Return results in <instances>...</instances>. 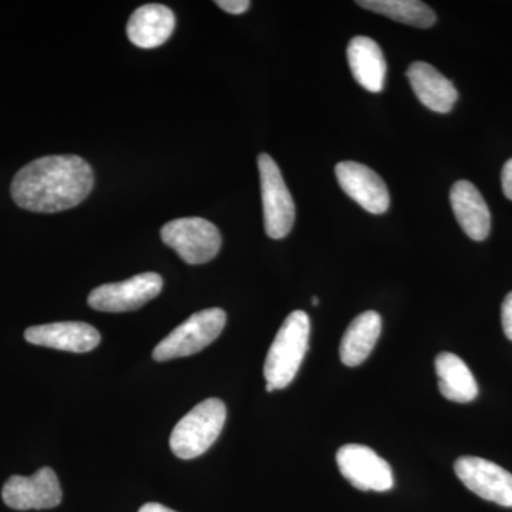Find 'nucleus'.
<instances>
[{"instance_id":"nucleus-1","label":"nucleus","mask_w":512,"mask_h":512,"mask_svg":"<svg viewBox=\"0 0 512 512\" xmlns=\"http://www.w3.org/2000/svg\"><path fill=\"white\" fill-rule=\"evenodd\" d=\"M93 187L92 167L82 157L49 156L25 165L13 178L10 192L23 210L55 214L82 204Z\"/></svg>"},{"instance_id":"nucleus-2","label":"nucleus","mask_w":512,"mask_h":512,"mask_svg":"<svg viewBox=\"0 0 512 512\" xmlns=\"http://www.w3.org/2000/svg\"><path fill=\"white\" fill-rule=\"evenodd\" d=\"M311 319L303 311L292 312L269 348L264 366L266 383L275 390L285 389L298 375L308 352Z\"/></svg>"},{"instance_id":"nucleus-3","label":"nucleus","mask_w":512,"mask_h":512,"mask_svg":"<svg viewBox=\"0 0 512 512\" xmlns=\"http://www.w3.org/2000/svg\"><path fill=\"white\" fill-rule=\"evenodd\" d=\"M227 420V407L220 399H207L178 421L170 437V447L181 460L202 456L220 437Z\"/></svg>"},{"instance_id":"nucleus-4","label":"nucleus","mask_w":512,"mask_h":512,"mask_svg":"<svg viewBox=\"0 0 512 512\" xmlns=\"http://www.w3.org/2000/svg\"><path fill=\"white\" fill-rule=\"evenodd\" d=\"M227 323V313L220 308L194 313L161 340L153 352L157 362L187 357L201 352L221 335Z\"/></svg>"},{"instance_id":"nucleus-5","label":"nucleus","mask_w":512,"mask_h":512,"mask_svg":"<svg viewBox=\"0 0 512 512\" xmlns=\"http://www.w3.org/2000/svg\"><path fill=\"white\" fill-rule=\"evenodd\" d=\"M161 239L190 265L207 264L220 252V229L204 218H180L161 228Z\"/></svg>"},{"instance_id":"nucleus-6","label":"nucleus","mask_w":512,"mask_h":512,"mask_svg":"<svg viewBox=\"0 0 512 512\" xmlns=\"http://www.w3.org/2000/svg\"><path fill=\"white\" fill-rule=\"evenodd\" d=\"M258 168L266 235L272 239L285 238L295 224V202L274 158L265 153L259 154Z\"/></svg>"},{"instance_id":"nucleus-7","label":"nucleus","mask_w":512,"mask_h":512,"mask_svg":"<svg viewBox=\"0 0 512 512\" xmlns=\"http://www.w3.org/2000/svg\"><path fill=\"white\" fill-rule=\"evenodd\" d=\"M163 289V278L156 272H144L127 281L101 285L90 292V308L100 312L121 313L137 311L157 298Z\"/></svg>"},{"instance_id":"nucleus-8","label":"nucleus","mask_w":512,"mask_h":512,"mask_svg":"<svg viewBox=\"0 0 512 512\" xmlns=\"http://www.w3.org/2000/svg\"><path fill=\"white\" fill-rule=\"evenodd\" d=\"M336 461L342 476L359 490L384 493L393 488L392 467L370 447L346 444L339 448Z\"/></svg>"},{"instance_id":"nucleus-9","label":"nucleus","mask_w":512,"mask_h":512,"mask_svg":"<svg viewBox=\"0 0 512 512\" xmlns=\"http://www.w3.org/2000/svg\"><path fill=\"white\" fill-rule=\"evenodd\" d=\"M62 487L50 467L37 470L33 476H13L3 485V503L13 510H49L62 503Z\"/></svg>"},{"instance_id":"nucleus-10","label":"nucleus","mask_w":512,"mask_h":512,"mask_svg":"<svg viewBox=\"0 0 512 512\" xmlns=\"http://www.w3.org/2000/svg\"><path fill=\"white\" fill-rule=\"evenodd\" d=\"M457 477L478 497L512 508V474L480 457H460L454 464Z\"/></svg>"},{"instance_id":"nucleus-11","label":"nucleus","mask_w":512,"mask_h":512,"mask_svg":"<svg viewBox=\"0 0 512 512\" xmlns=\"http://www.w3.org/2000/svg\"><path fill=\"white\" fill-rule=\"evenodd\" d=\"M340 188L370 214H384L390 207V194L380 175L365 164L343 161L336 165Z\"/></svg>"},{"instance_id":"nucleus-12","label":"nucleus","mask_w":512,"mask_h":512,"mask_svg":"<svg viewBox=\"0 0 512 512\" xmlns=\"http://www.w3.org/2000/svg\"><path fill=\"white\" fill-rule=\"evenodd\" d=\"M25 339L32 345L73 353L92 352L101 342L99 330L84 322L32 326L26 330Z\"/></svg>"},{"instance_id":"nucleus-13","label":"nucleus","mask_w":512,"mask_h":512,"mask_svg":"<svg viewBox=\"0 0 512 512\" xmlns=\"http://www.w3.org/2000/svg\"><path fill=\"white\" fill-rule=\"evenodd\" d=\"M450 202L458 224L467 237L484 241L490 235V208L476 185L466 180L457 181L451 188Z\"/></svg>"},{"instance_id":"nucleus-14","label":"nucleus","mask_w":512,"mask_h":512,"mask_svg":"<svg viewBox=\"0 0 512 512\" xmlns=\"http://www.w3.org/2000/svg\"><path fill=\"white\" fill-rule=\"evenodd\" d=\"M175 29L173 10L158 3L140 6L127 23L130 42L141 49H156L164 45Z\"/></svg>"},{"instance_id":"nucleus-15","label":"nucleus","mask_w":512,"mask_h":512,"mask_svg":"<svg viewBox=\"0 0 512 512\" xmlns=\"http://www.w3.org/2000/svg\"><path fill=\"white\" fill-rule=\"evenodd\" d=\"M417 99L436 113H450L458 99L456 86L436 67L426 62H414L407 70Z\"/></svg>"},{"instance_id":"nucleus-16","label":"nucleus","mask_w":512,"mask_h":512,"mask_svg":"<svg viewBox=\"0 0 512 512\" xmlns=\"http://www.w3.org/2000/svg\"><path fill=\"white\" fill-rule=\"evenodd\" d=\"M353 77L367 92L380 93L386 82L387 63L380 46L366 36L353 37L348 46Z\"/></svg>"},{"instance_id":"nucleus-17","label":"nucleus","mask_w":512,"mask_h":512,"mask_svg":"<svg viewBox=\"0 0 512 512\" xmlns=\"http://www.w3.org/2000/svg\"><path fill=\"white\" fill-rule=\"evenodd\" d=\"M382 333V318L379 313L367 311L352 320L342 342H340V359L346 366L356 367L372 353Z\"/></svg>"},{"instance_id":"nucleus-18","label":"nucleus","mask_w":512,"mask_h":512,"mask_svg":"<svg viewBox=\"0 0 512 512\" xmlns=\"http://www.w3.org/2000/svg\"><path fill=\"white\" fill-rule=\"evenodd\" d=\"M440 393L450 402L470 403L478 396L476 377L464 360L454 353L443 352L436 357Z\"/></svg>"},{"instance_id":"nucleus-19","label":"nucleus","mask_w":512,"mask_h":512,"mask_svg":"<svg viewBox=\"0 0 512 512\" xmlns=\"http://www.w3.org/2000/svg\"><path fill=\"white\" fill-rule=\"evenodd\" d=\"M356 3L363 9L414 28H431L437 20L434 10L419 0H359Z\"/></svg>"},{"instance_id":"nucleus-20","label":"nucleus","mask_w":512,"mask_h":512,"mask_svg":"<svg viewBox=\"0 0 512 512\" xmlns=\"http://www.w3.org/2000/svg\"><path fill=\"white\" fill-rule=\"evenodd\" d=\"M215 5L220 6L225 12L231 13V15H242L247 12L251 2L248 0H217Z\"/></svg>"},{"instance_id":"nucleus-21","label":"nucleus","mask_w":512,"mask_h":512,"mask_svg":"<svg viewBox=\"0 0 512 512\" xmlns=\"http://www.w3.org/2000/svg\"><path fill=\"white\" fill-rule=\"evenodd\" d=\"M501 320L505 336L512 340V292L505 296L503 308H501Z\"/></svg>"},{"instance_id":"nucleus-22","label":"nucleus","mask_w":512,"mask_h":512,"mask_svg":"<svg viewBox=\"0 0 512 512\" xmlns=\"http://www.w3.org/2000/svg\"><path fill=\"white\" fill-rule=\"evenodd\" d=\"M501 183L505 197L512 201V158L505 163L503 173H501Z\"/></svg>"},{"instance_id":"nucleus-23","label":"nucleus","mask_w":512,"mask_h":512,"mask_svg":"<svg viewBox=\"0 0 512 512\" xmlns=\"http://www.w3.org/2000/svg\"><path fill=\"white\" fill-rule=\"evenodd\" d=\"M138 512H177L171 510V508L165 507L163 504L158 503H148L144 504L143 507L140 508Z\"/></svg>"},{"instance_id":"nucleus-24","label":"nucleus","mask_w":512,"mask_h":512,"mask_svg":"<svg viewBox=\"0 0 512 512\" xmlns=\"http://www.w3.org/2000/svg\"><path fill=\"white\" fill-rule=\"evenodd\" d=\"M312 305L313 306H318L319 305V299L316 298V296H313V298H312Z\"/></svg>"}]
</instances>
